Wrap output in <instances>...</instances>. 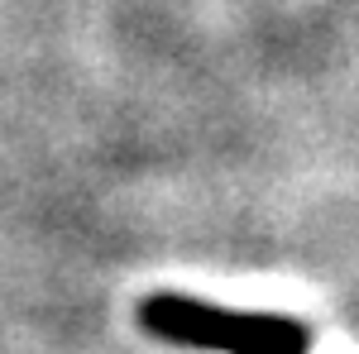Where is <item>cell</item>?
I'll return each instance as SVG.
<instances>
[{
    "mask_svg": "<svg viewBox=\"0 0 359 354\" xmlns=\"http://www.w3.org/2000/svg\"><path fill=\"white\" fill-rule=\"evenodd\" d=\"M139 326L163 345L211 354H306L311 330L287 311H245L216 306L182 292H154L139 301Z\"/></svg>",
    "mask_w": 359,
    "mask_h": 354,
    "instance_id": "6da1fadb",
    "label": "cell"
}]
</instances>
